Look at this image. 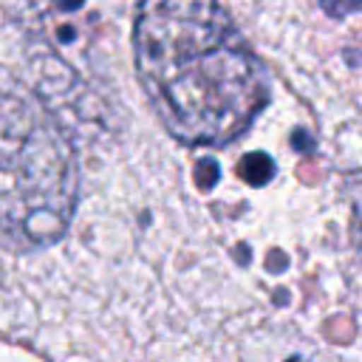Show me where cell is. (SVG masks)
<instances>
[{"label":"cell","mask_w":362,"mask_h":362,"mask_svg":"<svg viewBox=\"0 0 362 362\" xmlns=\"http://www.w3.org/2000/svg\"><path fill=\"white\" fill-rule=\"evenodd\" d=\"M288 362H303V359H288Z\"/></svg>","instance_id":"6"},{"label":"cell","mask_w":362,"mask_h":362,"mask_svg":"<svg viewBox=\"0 0 362 362\" xmlns=\"http://www.w3.org/2000/svg\"><path fill=\"white\" fill-rule=\"evenodd\" d=\"M3 243L28 252L57 243L76 209V158L62 124L23 90H3L0 113Z\"/></svg>","instance_id":"2"},{"label":"cell","mask_w":362,"mask_h":362,"mask_svg":"<svg viewBox=\"0 0 362 362\" xmlns=\"http://www.w3.org/2000/svg\"><path fill=\"white\" fill-rule=\"evenodd\" d=\"M133 59L150 105L181 144L223 147L269 105V74L218 3H141Z\"/></svg>","instance_id":"1"},{"label":"cell","mask_w":362,"mask_h":362,"mask_svg":"<svg viewBox=\"0 0 362 362\" xmlns=\"http://www.w3.org/2000/svg\"><path fill=\"white\" fill-rule=\"evenodd\" d=\"M195 181H198L201 189H212L215 181H218V164H215L212 158L198 161V164H195Z\"/></svg>","instance_id":"5"},{"label":"cell","mask_w":362,"mask_h":362,"mask_svg":"<svg viewBox=\"0 0 362 362\" xmlns=\"http://www.w3.org/2000/svg\"><path fill=\"white\" fill-rule=\"evenodd\" d=\"M238 175L246 181V184H266L272 175H274V164L266 153H252V156H243L240 164H238Z\"/></svg>","instance_id":"3"},{"label":"cell","mask_w":362,"mask_h":362,"mask_svg":"<svg viewBox=\"0 0 362 362\" xmlns=\"http://www.w3.org/2000/svg\"><path fill=\"white\" fill-rule=\"evenodd\" d=\"M348 198H351V215H354L351 232H354V240L362 252V173L348 178Z\"/></svg>","instance_id":"4"}]
</instances>
